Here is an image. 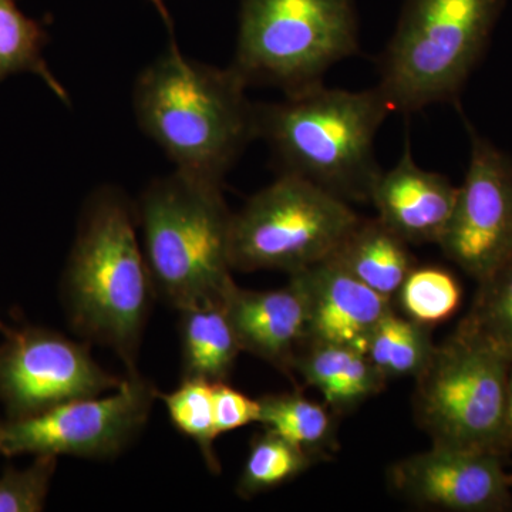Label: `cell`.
Returning a JSON list of instances; mask_svg holds the SVG:
<instances>
[{"mask_svg": "<svg viewBox=\"0 0 512 512\" xmlns=\"http://www.w3.org/2000/svg\"><path fill=\"white\" fill-rule=\"evenodd\" d=\"M234 69L184 56L177 43L138 76L133 106L138 126L175 170L221 184L256 138V106Z\"/></svg>", "mask_w": 512, "mask_h": 512, "instance_id": "obj_1", "label": "cell"}, {"mask_svg": "<svg viewBox=\"0 0 512 512\" xmlns=\"http://www.w3.org/2000/svg\"><path fill=\"white\" fill-rule=\"evenodd\" d=\"M392 111L379 86L349 92L319 84L256 106V138L269 144L282 173L306 178L346 202H370L383 171L376 136Z\"/></svg>", "mask_w": 512, "mask_h": 512, "instance_id": "obj_2", "label": "cell"}, {"mask_svg": "<svg viewBox=\"0 0 512 512\" xmlns=\"http://www.w3.org/2000/svg\"><path fill=\"white\" fill-rule=\"evenodd\" d=\"M137 210L103 187L84 205L66 269L67 306L77 332L109 346L134 372L153 302V278L137 238Z\"/></svg>", "mask_w": 512, "mask_h": 512, "instance_id": "obj_3", "label": "cell"}, {"mask_svg": "<svg viewBox=\"0 0 512 512\" xmlns=\"http://www.w3.org/2000/svg\"><path fill=\"white\" fill-rule=\"evenodd\" d=\"M137 215L154 288L178 311L222 298L234 284V214L221 184L175 170L148 185Z\"/></svg>", "mask_w": 512, "mask_h": 512, "instance_id": "obj_4", "label": "cell"}, {"mask_svg": "<svg viewBox=\"0 0 512 512\" xmlns=\"http://www.w3.org/2000/svg\"><path fill=\"white\" fill-rule=\"evenodd\" d=\"M504 0H407L380 59L393 111L453 100L473 72Z\"/></svg>", "mask_w": 512, "mask_h": 512, "instance_id": "obj_5", "label": "cell"}, {"mask_svg": "<svg viewBox=\"0 0 512 512\" xmlns=\"http://www.w3.org/2000/svg\"><path fill=\"white\" fill-rule=\"evenodd\" d=\"M359 47L353 0H241L232 67L248 86L272 84L286 96L322 84Z\"/></svg>", "mask_w": 512, "mask_h": 512, "instance_id": "obj_6", "label": "cell"}, {"mask_svg": "<svg viewBox=\"0 0 512 512\" xmlns=\"http://www.w3.org/2000/svg\"><path fill=\"white\" fill-rule=\"evenodd\" d=\"M512 363L473 330L456 332L434 348L416 377L414 413L434 446L484 451L512 450L507 397Z\"/></svg>", "mask_w": 512, "mask_h": 512, "instance_id": "obj_7", "label": "cell"}, {"mask_svg": "<svg viewBox=\"0 0 512 512\" xmlns=\"http://www.w3.org/2000/svg\"><path fill=\"white\" fill-rule=\"evenodd\" d=\"M359 220L349 202L282 173L232 217V269L302 271L335 255Z\"/></svg>", "mask_w": 512, "mask_h": 512, "instance_id": "obj_8", "label": "cell"}, {"mask_svg": "<svg viewBox=\"0 0 512 512\" xmlns=\"http://www.w3.org/2000/svg\"><path fill=\"white\" fill-rule=\"evenodd\" d=\"M158 392L128 373L109 396L72 400L22 419L0 423V454L111 457L143 429Z\"/></svg>", "mask_w": 512, "mask_h": 512, "instance_id": "obj_9", "label": "cell"}, {"mask_svg": "<svg viewBox=\"0 0 512 512\" xmlns=\"http://www.w3.org/2000/svg\"><path fill=\"white\" fill-rule=\"evenodd\" d=\"M123 380L97 365L86 346L52 330H10L0 346V399L9 419L114 392Z\"/></svg>", "mask_w": 512, "mask_h": 512, "instance_id": "obj_10", "label": "cell"}, {"mask_svg": "<svg viewBox=\"0 0 512 512\" xmlns=\"http://www.w3.org/2000/svg\"><path fill=\"white\" fill-rule=\"evenodd\" d=\"M439 245L478 284L512 258V160L474 131L466 178Z\"/></svg>", "mask_w": 512, "mask_h": 512, "instance_id": "obj_11", "label": "cell"}, {"mask_svg": "<svg viewBox=\"0 0 512 512\" xmlns=\"http://www.w3.org/2000/svg\"><path fill=\"white\" fill-rule=\"evenodd\" d=\"M390 480L421 507L458 512L501 511L511 505L512 477L501 456L434 446L394 464Z\"/></svg>", "mask_w": 512, "mask_h": 512, "instance_id": "obj_12", "label": "cell"}, {"mask_svg": "<svg viewBox=\"0 0 512 512\" xmlns=\"http://www.w3.org/2000/svg\"><path fill=\"white\" fill-rule=\"evenodd\" d=\"M308 303V343L350 346L366 353L370 336L393 309L380 295L350 274L335 256L293 272Z\"/></svg>", "mask_w": 512, "mask_h": 512, "instance_id": "obj_13", "label": "cell"}, {"mask_svg": "<svg viewBox=\"0 0 512 512\" xmlns=\"http://www.w3.org/2000/svg\"><path fill=\"white\" fill-rule=\"evenodd\" d=\"M225 306L239 346L291 375L296 357L308 340V303L299 279L274 291H248L229 286Z\"/></svg>", "mask_w": 512, "mask_h": 512, "instance_id": "obj_14", "label": "cell"}, {"mask_svg": "<svg viewBox=\"0 0 512 512\" xmlns=\"http://www.w3.org/2000/svg\"><path fill=\"white\" fill-rule=\"evenodd\" d=\"M457 194L446 175L419 167L407 146L396 165L380 174L370 202L377 218L407 244L439 245Z\"/></svg>", "mask_w": 512, "mask_h": 512, "instance_id": "obj_15", "label": "cell"}, {"mask_svg": "<svg viewBox=\"0 0 512 512\" xmlns=\"http://www.w3.org/2000/svg\"><path fill=\"white\" fill-rule=\"evenodd\" d=\"M295 372L316 387L336 413L355 409L382 392L387 379L362 350L330 343H308L296 357Z\"/></svg>", "mask_w": 512, "mask_h": 512, "instance_id": "obj_16", "label": "cell"}, {"mask_svg": "<svg viewBox=\"0 0 512 512\" xmlns=\"http://www.w3.org/2000/svg\"><path fill=\"white\" fill-rule=\"evenodd\" d=\"M184 379L227 382L242 352L224 296L180 309Z\"/></svg>", "mask_w": 512, "mask_h": 512, "instance_id": "obj_17", "label": "cell"}, {"mask_svg": "<svg viewBox=\"0 0 512 512\" xmlns=\"http://www.w3.org/2000/svg\"><path fill=\"white\" fill-rule=\"evenodd\" d=\"M332 256L363 284L392 301L414 268L409 244L377 217L359 220Z\"/></svg>", "mask_w": 512, "mask_h": 512, "instance_id": "obj_18", "label": "cell"}, {"mask_svg": "<svg viewBox=\"0 0 512 512\" xmlns=\"http://www.w3.org/2000/svg\"><path fill=\"white\" fill-rule=\"evenodd\" d=\"M259 403V423L301 447L313 460L333 450L335 421L328 407L306 399L301 393L265 396Z\"/></svg>", "mask_w": 512, "mask_h": 512, "instance_id": "obj_19", "label": "cell"}, {"mask_svg": "<svg viewBox=\"0 0 512 512\" xmlns=\"http://www.w3.org/2000/svg\"><path fill=\"white\" fill-rule=\"evenodd\" d=\"M434 348L429 326L400 316L392 309L373 330L366 355L389 380L419 376L429 363Z\"/></svg>", "mask_w": 512, "mask_h": 512, "instance_id": "obj_20", "label": "cell"}, {"mask_svg": "<svg viewBox=\"0 0 512 512\" xmlns=\"http://www.w3.org/2000/svg\"><path fill=\"white\" fill-rule=\"evenodd\" d=\"M45 43V30L36 20L23 15L15 0H0V80L10 74L35 73L60 100L69 103V94L43 59Z\"/></svg>", "mask_w": 512, "mask_h": 512, "instance_id": "obj_21", "label": "cell"}, {"mask_svg": "<svg viewBox=\"0 0 512 512\" xmlns=\"http://www.w3.org/2000/svg\"><path fill=\"white\" fill-rule=\"evenodd\" d=\"M312 461L313 458L301 447L265 429L252 441L247 463L239 478L238 494L254 497L289 483L308 470Z\"/></svg>", "mask_w": 512, "mask_h": 512, "instance_id": "obj_22", "label": "cell"}, {"mask_svg": "<svg viewBox=\"0 0 512 512\" xmlns=\"http://www.w3.org/2000/svg\"><path fill=\"white\" fill-rule=\"evenodd\" d=\"M158 396L163 399L174 426L200 447L207 467L212 473H220V461L214 450L215 440L220 437L215 421L214 383L188 377L174 392Z\"/></svg>", "mask_w": 512, "mask_h": 512, "instance_id": "obj_23", "label": "cell"}, {"mask_svg": "<svg viewBox=\"0 0 512 512\" xmlns=\"http://www.w3.org/2000/svg\"><path fill=\"white\" fill-rule=\"evenodd\" d=\"M397 296L407 318L431 328L456 313L461 286L446 269L423 266L410 271Z\"/></svg>", "mask_w": 512, "mask_h": 512, "instance_id": "obj_24", "label": "cell"}, {"mask_svg": "<svg viewBox=\"0 0 512 512\" xmlns=\"http://www.w3.org/2000/svg\"><path fill=\"white\" fill-rule=\"evenodd\" d=\"M460 325L487 340L512 363V258L481 282L473 308Z\"/></svg>", "mask_w": 512, "mask_h": 512, "instance_id": "obj_25", "label": "cell"}, {"mask_svg": "<svg viewBox=\"0 0 512 512\" xmlns=\"http://www.w3.org/2000/svg\"><path fill=\"white\" fill-rule=\"evenodd\" d=\"M56 466L57 456L39 454L26 470H6L0 477V512L42 511Z\"/></svg>", "mask_w": 512, "mask_h": 512, "instance_id": "obj_26", "label": "cell"}, {"mask_svg": "<svg viewBox=\"0 0 512 512\" xmlns=\"http://www.w3.org/2000/svg\"><path fill=\"white\" fill-rule=\"evenodd\" d=\"M215 421L218 434L259 423L261 403L235 390L227 382L214 383Z\"/></svg>", "mask_w": 512, "mask_h": 512, "instance_id": "obj_27", "label": "cell"}, {"mask_svg": "<svg viewBox=\"0 0 512 512\" xmlns=\"http://www.w3.org/2000/svg\"><path fill=\"white\" fill-rule=\"evenodd\" d=\"M150 2L156 6L157 12L160 13L165 25H167V28L170 29L171 35H173V20H171L170 12H168L164 0H150Z\"/></svg>", "mask_w": 512, "mask_h": 512, "instance_id": "obj_28", "label": "cell"}, {"mask_svg": "<svg viewBox=\"0 0 512 512\" xmlns=\"http://www.w3.org/2000/svg\"><path fill=\"white\" fill-rule=\"evenodd\" d=\"M0 332L5 333V335H8V333L10 332V330L6 328L5 325H3L2 320H0Z\"/></svg>", "mask_w": 512, "mask_h": 512, "instance_id": "obj_29", "label": "cell"}]
</instances>
